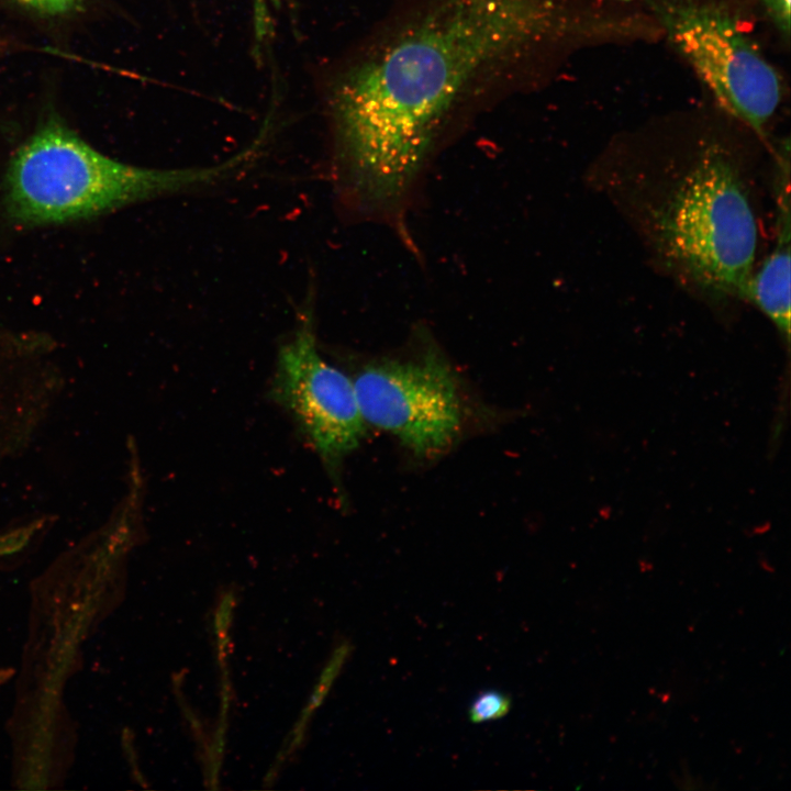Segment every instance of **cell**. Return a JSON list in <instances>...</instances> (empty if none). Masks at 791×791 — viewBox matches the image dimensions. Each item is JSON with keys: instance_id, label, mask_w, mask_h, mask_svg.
I'll return each instance as SVG.
<instances>
[{"instance_id": "6da1fadb", "label": "cell", "mask_w": 791, "mask_h": 791, "mask_svg": "<svg viewBox=\"0 0 791 791\" xmlns=\"http://www.w3.org/2000/svg\"><path fill=\"white\" fill-rule=\"evenodd\" d=\"M626 32L614 0H424L334 88L354 187L370 200L400 197L463 102L543 56L619 44Z\"/></svg>"}, {"instance_id": "7a4b0ae2", "label": "cell", "mask_w": 791, "mask_h": 791, "mask_svg": "<svg viewBox=\"0 0 791 791\" xmlns=\"http://www.w3.org/2000/svg\"><path fill=\"white\" fill-rule=\"evenodd\" d=\"M672 124L658 167L636 171L633 218L659 260L716 299H747L758 224L727 113Z\"/></svg>"}, {"instance_id": "3957f363", "label": "cell", "mask_w": 791, "mask_h": 791, "mask_svg": "<svg viewBox=\"0 0 791 791\" xmlns=\"http://www.w3.org/2000/svg\"><path fill=\"white\" fill-rule=\"evenodd\" d=\"M249 158L245 151L211 167H138L103 155L51 119L11 157L4 204L20 224H62L216 183L244 168Z\"/></svg>"}, {"instance_id": "277c9868", "label": "cell", "mask_w": 791, "mask_h": 791, "mask_svg": "<svg viewBox=\"0 0 791 791\" xmlns=\"http://www.w3.org/2000/svg\"><path fill=\"white\" fill-rule=\"evenodd\" d=\"M722 111L765 138L786 86L759 45L751 0H642Z\"/></svg>"}, {"instance_id": "5b68a950", "label": "cell", "mask_w": 791, "mask_h": 791, "mask_svg": "<svg viewBox=\"0 0 791 791\" xmlns=\"http://www.w3.org/2000/svg\"><path fill=\"white\" fill-rule=\"evenodd\" d=\"M352 380L367 425L392 434L415 456H437L458 438L461 397L453 369L437 352L371 363Z\"/></svg>"}, {"instance_id": "8992f818", "label": "cell", "mask_w": 791, "mask_h": 791, "mask_svg": "<svg viewBox=\"0 0 791 791\" xmlns=\"http://www.w3.org/2000/svg\"><path fill=\"white\" fill-rule=\"evenodd\" d=\"M310 308L305 307L292 336L278 352L271 394L334 471L358 448L368 425L353 380L319 352Z\"/></svg>"}, {"instance_id": "52a82bcc", "label": "cell", "mask_w": 791, "mask_h": 791, "mask_svg": "<svg viewBox=\"0 0 791 791\" xmlns=\"http://www.w3.org/2000/svg\"><path fill=\"white\" fill-rule=\"evenodd\" d=\"M790 199L782 187L779 197L776 246L751 275L747 300L770 319L786 344L790 341Z\"/></svg>"}, {"instance_id": "ba28073f", "label": "cell", "mask_w": 791, "mask_h": 791, "mask_svg": "<svg viewBox=\"0 0 791 791\" xmlns=\"http://www.w3.org/2000/svg\"><path fill=\"white\" fill-rule=\"evenodd\" d=\"M511 708L509 695L495 690L478 694L471 702L468 716L474 723L494 721L503 717Z\"/></svg>"}, {"instance_id": "9c48e42d", "label": "cell", "mask_w": 791, "mask_h": 791, "mask_svg": "<svg viewBox=\"0 0 791 791\" xmlns=\"http://www.w3.org/2000/svg\"><path fill=\"white\" fill-rule=\"evenodd\" d=\"M751 2L756 11L788 43L790 38V0H751Z\"/></svg>"}, {"instance_id": "30bf717a", "label": "cell", "mask_w": 791, "mask_h": 791, "mask_svg": "<svg viewBox=\"0 0 791 791\" xmlns=\"http://www.w3.org/2000/svg\"><path fill=\"white\" fill-rule=\"evenodd\" d=\"M254 21V33L257 45H260L270 34L271 15L269 0H250Z\"/></svg>"}, {"instance_id": "8fae6325", "label": "cell", "mask_w": 791, "mask_h": 791, "mask_svg": "<svg viewBox=\"0 0 791 791\" xmlns=\"http://www.w3.org/2000/svg\"><path fill=\"white\" fill-rule=\"evenodd\" d=\"M30 9L42 14H66L79 7L82 0H19Z\"/></svg>"}]
</instances>
